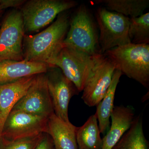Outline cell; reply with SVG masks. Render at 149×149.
<instances>
[{
    "instance_id": "cell-6",
    "label": "cell",
    "mask_w": 149,
    "mask_h": 149,
    "mask_svg": "<svg viewBox=\"0 0 149 149\" xmlns=\"http://www.w3.org/2000/svg\"><path fill=\"white\" fill-rule=\"evenodd\" d=\"M95 56L88 55L63 44L61 49L48 65L59 68L80 93L83 91L94 66Z\"/></svg>"
},
{
    "instance_id": "cell-3",
    "label": "cell",
    "mask_w": 149,
    "mask_h": 149,
    "mask_svg": "<svg viewBox=\"0 0 149 149\" xmlns=\"http://www.w3.org/2000/svg\"><path fill=\"white\" fill-rule=\"evenodd\" d=\"M97 26L85 5H80L70 18L63 45L93 56L102 54Z\"/></svg>"
},
{
    "instance_id": "cell-9",
    "label": "cell",
    "mask_w": 149,
    "mask_h": 149,
    "mask_svg": "<svg viewBox=\"0 0 149 149\" xmlns=\"http://www.w3.org/2000/svg\"><path fill=\"white\" fill-rule=\"evenodd\" d=\"M48 118L24 112L11 111L4 123L1 138L14 141L46 133Z\"/></svg>"
},
{
    "instance_id": "cell-5",
    "label": "cell",
    "mask_w": 149,
    "mask_h": 149,
    "mask_svg": "<svg viewBox=\"0 0 149 149\" xmlns=\"http://www.w3.org/2000/svg\"><path fill=\"white\" fill-rule=\"evenodd\" d=\"M96 17L100 30L99 43L102 54L131 43L128 36L129 17L101 7L97 10Z\"/></svg>"
},
{
    "instance_id": "cell-20",
    "label": "cell",
    "mask_w": 149,
    "mask_h": 149,
    "mask_svg": "<svg viewBox=\"0 0 149 149\" xmlns=\"http://www.w3.org/2000/svg\"><path fill=\"white\" fill-rule=\"evenodd\" d=\"M128 36L130 43L149 45V13L130 18Z\"/></svg>"
},
{
    "instance_id": "cell-15",
    "label": "cell",
    "mask_w": 149,
    "mask_h": 149,
    "mask_svg": "<svg viewBox=\"0 0 149 149\" xmlns=\"http://www.w3.org/2000/svg\"><path fill=\"white\" fill-rule=\"evenodd\" d=\"M77 127L60 119L54 113L48 117L46 134L52 140L55 149H78Z\"/></svg>"
},
{
    "instance_id": "cell-18",
    "label": "cell",
    "mask_w": 149,
    "mask_h": 149,
    "mask_svg": "<svg viewBox=\"0 0 149 149\" xmlns=\"http://www.w3.org/2000/svg\"><path fill=\"white\" fill-rule=\"evenodd\" d=\"M91 2L96 4H101L108 10L130 16V18L142 15L149 5V0H95Z\"/></svg>"
},
{
    "instance_id": "cell-23",
    "label": "cell",
    "mask_w": 149,
    "mask_h": 149,
    "mask_svg": "<svg viewBox=\"0 0 149 149\" xmlns=\"http://www.w3.org/2000/svg\"><path fill=\"white\" fill-rule=\"evenodd\" d=\"M35 149H55L52 140L46 133L43 134L42 139Z\"/></svg>"
},
{
    "instance_id": "cell-19",
    "label": "cell",
    "mask_w": 149,
    "mask_h": 149,
    "mask_svg": "<svg viewBox=\"0 0 149 149\" xmlns=\"http://www.w3.org/2000/svg\"><path fill=\"white\" fill-rule=\"evenodd\" d=\"M113 149H149L145 137L143 120L140 116L135 118L129 130L122 136Z\"/></svg>"
},
{
    "instance_id": "cell-21",
    "label": "cell",
    "mask_w": 149,
    "mask_h": 149,
    "mask_svg": "<svg viewBox=\"0 0 149 149\" xmlns=\"http://www.w3.org/2000/svg\"><path fill=\"white\" fill-rule=\"evenodd\" d=\"M44 134L33 138L14 141H8L1 138L0 149H35Z\"/></svg>"
},
{
    "instance_id": "cell-22",
    "label": "cell",
    "mask_w": 149,
    "mask_h": 149,
    "mask_svg": "<svg viewBox=\"0 0 149 149\" xmlns=\"http://www.w3.org/2000/svg\"><path fill=\"white\" fill-rule=\"evenodd\" d=\"M26 2L24 0H0V19L5 10L8 8H18Z\"/></svg>"
},
{
    "instance_id": "cell-14",
    "label": "cell",
    "mask_w": 149,
    "mask_h": 149,
    "mask_svg": "<svg viewBox=\"0 0 149 149\" xmlns=\"http://www.w3.org/2000/svg\"><path fill=\"white\" fill-rule=\"evenodd\" d=\"M51 67L45 63L7 60L0 62V85L31 75L46 73Z\"/></svg>"
},
{
    "instance_id": "cell-8",
    "label": "cell",
    "mask_w": 149,
    "mask_h": 149,
    "mask_svg": "<svg viewBox=\"0 0 149 149\" xmlns=\"http://www.w3.org/2000/svg\"><path fill=\"white\" fill-rule=\"evenodd\" d=\"M116 70L113 63L104 54L95 56L94 66L84 89L81 98L87 106H97L105 95Z\"/></svg>"
},
{
    "instance_id": "cell-10",
    "label": "cell",
    "mask_w": 149,
    "mask_h": 149,
    "mask_svg": "<svg viewBox=\"0 0 149 149\" xmlns=\"http://www.w3.org/2000/svg\"><path fill=\"white\" fill-rule=\"evenodd\" d=\"M12 111L24 112L47 118L54 113L46 73L36 75L27 93Z\"/></svg>"
},
{
    "instance_id": "cell-2",
    "label": "cell",
    "mask_w": 149,
    "mask_h": 149,
    "mask_svg": "<svg viewBox=\"0 0 149 149\" xmlns=\"http://www.w3.org/2000/svg\"><path fill=\"white\" fill-rule=\"evenodd\" d=\"M122 74L149 88V45L127 44L104 54Z\"/></svg>"
},
{
    "instance_id": "cell-16",
    "label": "cell",
    "mask_w": 149,
    "mask_h": 149,
    "mask_svg": "<svg viewBox=\"0 0 149 149\" xmlns=\"http://www.w3.org/2000/svg\"><path fill=\"white\" fill-rule=\"evenodd\" d=\"M122 74L120 70H115L109 88L103 98L96 106L97 110L95 114L97 119L100 131L102 134H105L109 128V119L114 107L116 91Z\"/></svg>"
},
{
    "instance_id": "cell-11",
    "label": "cell",
    "mask_w": 149,
    "mask_h": 149,
    "mask_svg": "<svg viewBox=\"0 0 149 149\" xmlns=\"http://www.w3.org/2000/svg\"><path fill=\"white\" fill-rule=\"evenodd\" d=\"M46 74L55 114L65 122H70L68 113L70 102L79 91L58 68L51 67Z\"/></svg>"
},
{
    "instance_id": "cell-1",
    "label": "cell",
    "mask_w": 149,
    "mask_h": 149,
    "mask_svg": "<svg viewBox=\"0 0 149 149\" xmlns=\"http://www.w3.org/2000/svg\"><path fill=\"white\" fill-rule=\"evenodd\" d=\"M65 12L59 14L55 21L42 32L33 35L25 34L23 44L24 60L48 64L57 54L69 28L70 18Z\"/></svg>"
},
{
    "instance_id": "cell-17",
    "label": "cell",
    "mask_w": 149,
    "mask_h": 149,
    "mask_svg": "<svg viewBox=\"0 0 149 149\" xmlns=\"http://www.w3.org/2000/svg\"><path fill=\"white\" fill-rule=\"evenodd\" d=\"M100 133L97 116L92 115L82 126L77 127L78 149H102V139Z\"/></svg>"
},
{
    "instance_id": "cell-12",
    "label": "cell",
    "mask_w": 149,
    "mask_h": 149,
    "mask_svg": "<svg viewBox=\"0 0 149 149\" xmlns=\"http://www.w3.org/2000/svg\"><path fill=\"white\" fill-rule=\"evenodd\" d=\"M37 75L0 85V138L6 119L15 105L27 93Z\"/></svg>"
},
{
    "instance_id": "cell-24",
    "label": "cell",
    "mask_w": 149,
    "mask_h": 149,
    "mask_svg": "<svg viewBox=\"0 0 149 149\" xmlns=\"http://www.w3.org/2000/svg\"></svg>"
},
{
    "instance_id": "cell-13",
    "label": "cell",
    "mask_w": 149,
    "mask_h": 149,
    "mask_svg": "<svg viewBox=\"0 0 149 149\" xmlns=\"http://www.w3.org/2000/svg\"><path fill=\"white\" fill-rule=\"evenodd\" d=\"M111 126L102 139V149H113L130 128L135 119V110L131 106H115L111 116Z\"/></svg>"
},
{
    "instance_id": "cell-7",
    "label": "cell",
    "mask_w": 149,
    "mask_h": 149,
    "mask_svg": "<svg viewBox=\"0 0 149 149\" xmlns=\"http://www.w3.org/2000/svg\"><path fill=\"white\" fill-rule=\"evenodd\" d=\"M24 35L21 12L13 9L6 15L0 29V62L24 60Z\"/></svg>"
},
{
    "instance_id": "cell-4",
    "label": "cell",
    "mask_w": 149,
    "mask_h": 149,
    "mask_svg": "<svg viewBox=\"0 0 149 149\" xmlns=\"http://www.w3.org/2000/svg\"><path fill=\"white\" fill-rule=\"evenodd\" d=\"M77 5V2L71 0H30L25 2L20 10L25 34L39 31L52 23L59 14Z\"/></svg>"
}]
</instances>
